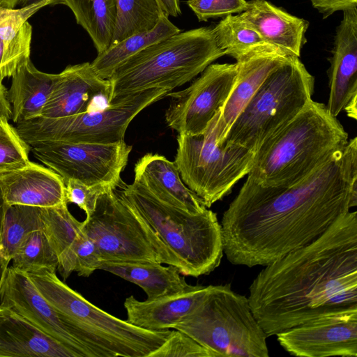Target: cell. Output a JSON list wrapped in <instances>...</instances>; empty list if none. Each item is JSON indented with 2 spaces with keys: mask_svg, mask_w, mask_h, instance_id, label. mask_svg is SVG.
Segmentation results:
<instances>
[{
  "mask_svg": "<svg viewBox=\"0 0 357 357\" xmlns=\"http://www.w3.org/2000/svg\"><path fill=\"white\" fill-rule=\"evenodd\" d=\"M161 9L168 17H178L181 14V0H158Z\"/></svg>",
  "mask_w": 357,
  "mask_h": 357,
  "instance_id": "cell-40",
  "label": "cell"
},
{
  "mask_svg": "<svg viewBox=\"0 0 357 357\" xmlns=\"http://www.w3.org/2000/svg\"><path fill=\"white\" fill-rule=\"evenodd\" d=\"M7 207H8V204L6 202L3 192L0 188V238H1V231H2L4 216H5V213H6Z\"/></svg>",
  "mask_w": 357,
  "mask_h": 357,
  "instance_id": "cell-43",
  "label": "cell"
},
{
  "mask_svg": "<svg viewBox=\"0 0 357 357\" xmlns=\"http://www.w3.org/2000/svg\"><path fill=\"white\" fill-rule=\"evenodd\" d=\"M43 208L20 204L8 205L0 245L10 259L28 234L33 231L43 229Z\"/></svg>",
  "mask_w": 357,
  "mask_h": 357,
  "instance_id": "cell-31",
  "label": "cell"
},
{
  "mask_svg": "<svg viewBox=\"0 0 357 357\" xmlns=\"http://www.w3.org/2000/svg\"><path fill=\"white\" fill-rule=\"evenodd\" d=\"M61 0H20L17 6L26 8L37 6L43 3H47L48 5L61 4Z\"/></svg>",
  "mask_w": 357,
  "mask_h": 357,
  "instance_id": "cell-42",
  "label": "cell"
},
{
  "mask_svg": "<svg viewBox=\"0 0 357 357\" xmlns=\"http://www.w3.org/2000/svg\"><path fill=\"white\" fill-rule=\"evenodd\" d=\"M103 262L153 261L180 265L158 235L117 193L109 188L82 222Z\"/></svg>",
  "mask_w": 357,
  "mask_h": 357,
  "instance_id": "cell-9",
  "label": "cell"
},
{
  "mask_svg": "<svg viewBox=\"0 0 357 357\" xmlns=\"http://www.w3.org/2000/svg\"><path fill=\"white\" fill-rule=\"evenodd\" d=\"M235 63L210 64L188 88L171 93L165 112L168 127L178 134H202L228 99L236 82Z\"/></svg>",
  "mask_w": 357,
  "mask_h": 357,
  "instance_id": "cell-13",
  "label": "cell"
},
{
  "mask_svg": "<svg viewBox=\"0 0 357 357\" xmlns=\"http://www.w3.org/2000/svg\"><path fill=\"white\" fill-rule=\"evenodd\" d=\"M65 183V201L73 203L83 210L86 217L95 210L98 197L110 187L88 185L75 179H68ZM115 189V188H114Z\"/></svg>",
  "mask_w": 357,
  "mask_h": 357,
  "instance_id": "cell-37",
  "label": "cell"
},
{
  "mask_svg": "<svg viewBox=\"0 0 357 357\" xmlns=\"http://www.w3.org/2000/svg\"><path fill=\"white\" fill-rule=\"evenodd\" d=\"M42 163L63 181L75 179L88 185L116 188L132 146L125 141L114 143L49 142L30 146Z\"/></svg>",
  "mask_w": 357,
  "mask_h": 357,
  "instance_id": "cell-12",
  "label": "cell"
},
{
  "mask_svg": "<svg viewBox=\"0 0 357 357\" xmlns=\"http://www.w3.org/2000/svg\"><path fill=\"white\" fill-rule=\"evenodd\" d=\"M220 112L202 134H178L176 138L174 162L183 182L207 208L222 199L248 175L255 155L241 146L217 143L215 127Z\"/></svg>",
  "mask_w": 357,
  "mask_h": 357,
  "instance_id": "cell-11",
  "label": "cell"
},
{
  "mask_svg": "<svg viewBox=\"0 0 357 357\" xmlns=\"http://www.w3.org/2000/svg\"><path fill=\"white\" fill-rule=\"evenodd\" d=\"M45 6L48 3L14 9L0 8V81L12 77L30 59L32 27L28 20Z\"/></svg>",
  "mask_w": 357,
  "mask_h": 357,
  "instance_id": "cell-25",
  "label": "cell"
},
{
  "mask_svg": "<svg viewBox=\"0 0 357 357\" xmlns=\"http://www.w3.org/2000/svg\"><path fill=\"white\" fill-rule=\"evenodd\" d=\"M211 287L191 285L178 293L143 301L130 296L123 304L126 321L150 331L173 329L203 302Z\"/></svg>",
  "mask_w": 357,
  "mask_h": 357,
  "instance_id": "cell-19",
  "label": "cell"
},
{
  "mask_svg": "<svg viewBox=\"0 0 357 357\" xmlns=\"http://www.w3.org/2000/svg\"><path fill=\"white\" fill-rule=\"evenodd\" d=\"M248 298L268 337L322 316L357 310L356 211L266 266L250 284Z\"/></svg>",
  "mask_w": 357,
  "mask_h": 357,
  "instance_id": "cell-2",
  "label": "cell"
},
{
  "mask_svg": "<svg viewBox=\"0 0 357 357\" xmlns=\"http://www.w3.org/2000/svg\"><path fill=\"white\" fill-rule=\"evenodd\" d=\"M357 98L350 101L344 107V110L347 112L348 116L356 119Z\"/></svg>",
  "mask_w": 357,
  "mask_h": 357,
  "instance_id": "cell-44",
  "label": "cell"
},
{
  "mask_svg": "<svg viewBox=\"0 0 357 357\" xmlns=\"http://www.w3.org/2000/svg\"><path fill=\"white\" fill-rule=\"evenodd\" d=\"M289 354L302 357L357 356V310L322 316L276 335Z\"/></svg>",
  "mask_w": 357,
  "mask_h": 357,
  "instance_id": "cell-14",
  "label": "cell"
},
{
  "mask_svg": "<svg viewBox=\"0 0 357 357\" xmlns=\"http://www.w3.org/2000/svg\"><path fill=\"white\" fill-rule=\"evenodd\" d=\"M116 190L153 229L180 265L184 276L198 278L213 271L223 255L221 225L206 208L192 214L156 199L140 183L121 182Z\"/></svg>",
  "mask_w": 357,
  "mask_h": 357,
  "instance_id": "cell-6",
  "label": "cell"
},
{
  "mask_svg": "<svg viewBox=\"0 0 357 357\" xmlns=\"http://www.w3.org/2000/svg\"><path fill=\"white\" fill-rule=\"evenodd\" d=\"M116 8L112 44L153 29L165 14L158 0H116Z\"/></svg>",
  "mask_w": 357,
  "mask_h": 357,
  "instance_id": "cell-30",
  "label": "cell"
},
{
  "mask_svg": "<svg viewBox=\"0 0 357 357\" xmlns=\"http://www.w3.org/2000/svg\"><path fill=\"white\" fill-rule=\"evenodd\" d=\"M357 205V138L287 187L246 179L224 212L223 252L234 265L266 266L316 240Z\"/></svg>",
  "mask_w": 357,
  "mask_h": 357,
  "instance_id": "cell-1",
  "label": "cell"
},
{
  "mask_svg": "<svg viewBox=\"0 0 357 357\" xmlns=\"http://www.w3.org/2000/svg\"><path fill=\"white\" fill-rule=\"evenodd\" d=\"M55 76L56 74L38 70L30 59L17 69L7 90L11 105V119L15 124L41 116Z\"/></svg>",
  "mask_w": 357,
  "mask_h": 357,
  "instance_id": "cell-26",
  "label": "cell"
},
{
  "mask_svg": "<svg viewBox=\"0 0 357 357\" xmlns=\"http://www.w3.org/2000/svg\"><path fill=\"white\" fill-rule=\"evenodd\" d=\"M169 92L165 89H146L117 97L102 109L56 119L38 116L16 123L15 128L30 146L49 142H121L132 120Z\"/></svg>",
  "mask_w": 357,
  "mask_h": 357,
  "instance_id": "cell-10",
  "label": "cell"
},
{
  "mask_svg": "<svg viewBox=\"0 0 357 357\" xmlns=\"http://www.w3.org/2000/svg\"><path fill=\"white\" fill-rule=\"evenodd\" d=\"M11 259L4 253L0 245V291Z\"/></svg>",
  "mask_w": 357,
  "mask_h": 357,
  "instance_id": "cell-41",
  "label": "cell"
},
{
  "mask_svg": "<svg viewBox=\"0 0 357 357\" xmlns=\"http://www.w3.org/2000/svg\"><path fill=\"white\" fill-rule=\"evenodd\" d=\"M134 181L142 185L160 202L192 214L207 207L187 185L174 162L158 153H149L135 165Z\"/></svg>",
  "mask_w": 357,
  "mask_h": 357,
  "instance_id": "cell-22",
  "label": "cell"
},
{
  "mask_svg": "<svg viewBox=\"0 0 357 357\" xmlns=\"http://www.w3.org/2000/svg\"><path fill=\"white\" fill-rule=\"evenodd\" d=\"M73 12L76 22L89 34L100 54L112 44L116 16V0H61Z\"/></svg>",
  "mask_w": 357,
  "mask_h": 357,
  "instance_id": "cell-29",
  "label": "cell"
},
{
  "mask_svg": "<svg viewBox=\"0 0 357 357\" xmlns=\"http://www.w3.org/2000/svg\"><path fill=\"white\" fill-rule=\"evenodd\" d=\"M0 188L8 206L49 208L66 203L63 178L49 167L32 162L0 174Z\"/></svg>",
  "mask_w": 357,
  "mask_h": 357,
  "instance_id": "cell-21",
  "label": "cell"
},
{
  "mask_svg": "<svg viewBox=\"0 0 357 357\" xmlns=\"http://www.w3.org/2000/svg\"><path fill=\"white\" fill-rule=\"evenodd\" d=\"M27 275L93 357H149L171 333L139 328L109 314L69 287L55 270L43 268Z\"/></svg>",
  "mask_w": 357,
  "mask_h": 357,
  "instance_id": "cell-4",
  "label": "cell"
},
{
  "mask_svg": "<svg viewBox=\"0 0 357 357\" xmlns=\"http://www.w3.org/2000/svg\"><path fill=\"white\" fill-rule=\"evenodd\" d=\"M31 146L20 135L15 127L0 118V174L18 169L31 162Z\"/></svg>",
  "mask_w": 357,
  "mask_h": 357,
  "instance_id": "cell-34",
  "label": "cell"
},
{
  "mask_svg": "<svg viewBox=\"0 0 357 357\" xmlns=\"http://www.w3.org/2000/svg\"><path fill=\"white\" fill-rule=\"evenodd\" d=\"M212 29L218 46L225 55L235 59L256 48L270 45L237 15H227Z\"/></svg>",
  "mask_w": 357,
  "mask_h": 357,
  "instance_id": "cell-32",
  "label": "cell"
},
{
  "mask_svg": "<svg viewBox=\"0 0 357 357\" xmlns=\"http://www.w3.org/2000/svg\"><path fill=\"white\" fill-rule=\"evenodd\" d=\"M186 3L200 22L239 14L248 7L246 0H187Z\"/></svg>",
  "mask_w": 357,
  "mask_h": 357,
  "instance_id": "cell-36",
  "label": "cell"
},
{
  "mask_svg": "<svg viewBox=\"0 0 357 357\" xmlns=\"http://www.w3.org/2000/svg\"><path fill=\"white\" fill-rule=\"evenodd\" d=\"M291 55L267 45L236 59L238 74L234 88L220 109L216 124V141L220 145L236 118L268 75Z\"/></svg>",
  "mask_w": 357,
  "mask_h": 357,
  "instance_id": "cell-16",
  "label": "cell"
},
{
  "mask_svg": "<svg viewBox=\"0 0 357 357\" xmlns=\"http://www.w3.org/2000/svg\"><path fill=\"white\" fill-rule=\"evenodd\" d=\"M20 0H0V8L7 9L15 8Z\"/></svg>",
  "mask_w": 357,
  "mask_h": 357,
  "instance_id": "cell-45",
  "label": "cell"
},
{
  "mask_svg": "<svg viewBox=\"0 0 357 357\" xmlns=\"http://www.w3.org/2000/svg\"><path fill=\"white\" fill-rule=\"evenodd\" d=\"M173 329L188 335L211 357H268L267 335L248 297L229 284L211 285L203 302Z\"/></svg>",
  "mask_w": 357,
  "mask_h": 357,
  "instance_id": "cell-7",
  "label": "cell"
},
{
  "mask_svg": "<svg viewBox=\"0 0 357 357\" xmlns=\"http://www.w3.org/2000/svg\"><path fill=\"white\" fill-rule=\"evenodd\" d=\"M110 88L109 79L98 76L91 63L69 65L56 74L41 116L56 119L87 112L98 97L108 103Z\"/></svg>",
  "mask_w": 357,
  "mask_h": 357,
  "instance_id": "cell-17",
  "label": "cell"
},
{
  "mask_svg": "<svg viewBox=\"0 0 357 357\" xmlns=\"http://www.w3.org/2000/svg\"><path fill=\"white\" fill-rule=\"evenodd\" d=\"M181 31L166 14L160 18L156 26L149 31L133 34L112 44L107 50L98 54L91 63L98 76L108 79L114 71L125 61L146 47Z\"/></svg>",
  "mask_w": 357,
  "mask_h": 357,
  "instance_id": "cell-28",
  "label": "cell"
},
{
  "mask_svg": "<svg viewBox=\"0 0 357 357\" xmlns=\"http://www.w3.org/2000/svg\"><path fill=\"white\" fill-rule=\"evenodd\" d=\"M11 260L12 267L26 273L43 268L56 271L59 264L58 256L43 229L28 234Z\"/></svg>",
  "mask_w": 357,
  "mask_h": 357,
  "instance_id": "cell-33",
  "label": "cell"
},
{
  "mask_svg": "<svg viewBox=\"0 0 357 357\" xmlns=\"http://www.w3.org/2000/svg\"><path fill=\"white\" fill-rule=\"evenodd\" d=\"M312 6L324 17H327L335 12L357 7V0H310Z\"/></svg>",
  "mask_w": 357,
  "mask_h": 357,
  "instance_id": "cell-38",
  "label": "cell"
},
{
  "mask_svg": "<svg viewBox=\"0 0 357 357\" xmlns=\"http://www.w3.org/2000/svg\"><path fill=\"white\" fill-rule=\"evenodd\" d=\"M11 105L8 98L7 89L0 81V118L11 119Z\"/></svg>",
  "mask_w": 357,
  "mask_h": 357,
  "instance_id": "cell-39",
  "label": "cell"
},
{
  "mask_svg": "<svg viewBox=\"0 0 357 357\" xmlns=\"http://www.w3.org/2000/svg\"><path fill=\"white\" fill-rule=\"evenodd\" d=\"M348 141L337 117L312 99L261 144L247 178L264 187L290 186L332 160Z\"/></svg>",
  "mask_w": 357,
  "mask_h": 357,
  "instance_id": "cell-3",
  "label": "cell"
},
{
  "mask_svg": "<svg viewBox=\"0 0 357 357\" xmlns=\"http://www.w3.org/2000/svg\"><path fill=\"white\" fill-rule=\"evenodd\" d=\"M0 305L13 310L77 357H93L73 329L40 294L27 273L12 266L8 268L0 291Z\"/></svg>",
  "mask_w": 357,
  "mask_h": 357,
  "instance_id": "cell-15",
  "label": "cell"
},
{
  "mask_svg": "<svg viewBox=\"0 0 357 357\" xmlns=\"http://www.w3.org/2000/svg\"><path fill=\"white\" fill-rule=\"evenodd\" d=\"M77 357L13 310L0 305V357Z\"/></svg>",
  "mask_w": 357,
  "mask_h": 357,
  "instance_id": "cell-24",
  "label": "cell"
},
{
  "mask_svg": "<svg viewBox=\"0 0 357 357\" xmlns=\"http://www.w3.org/2000/svg\"><path fill=\"white\" fill-rule=\"evenodd\" d=\"M43 228L59 259L57 269L63 280L75 272L77 262L90 259L97 248L86 235L82 222L69 211L68 204L43 208Z\"/></svg>",
  "mask_w": 357,
  "mask_h": 357,
  "instance_id": "cell-20",
  "label": "cell"
},
{
  "mask_svg": "<svg viewBox=\"0 0 357 357\" xmlns=\"http://www.w3.org/2000/svg\"><path fill=\"white\" fill-rule=\"evenodd\" d=\"M330 61L326 107L337 117L350 101L357 98V7L343 10Z\"/></svg>",
  "mask_w": 357,
  "mask_h": 357,
  "instance_id": "cell-18",
  "label": "cell"
},
{
  "mask_svg": "<svg viewBox=\"0 0 357 357\" xmlns=\"http://www.w3.org/2000/svg\"><path fill=\"white\" fill-rule=\"evenodd\" d=\"M268 44L289 55L299 57L305 43L308 22L294 16L266 0H251L237 15Z\"/></svg>",
  "mask_w": 357,
  "mask_h": 357,
  "instance_id": "cell-23",
  "label": "cell"
},
{
  "mask_svg": "<svg viewBox=\"0 0 357 357\" xmlns=\"http://www.w3.org/2000/svg\"><path fill=\"white\" fill-rule=\"evenodd\" d=\"M314 86V77L299 58L290 56L265 79L221 144L241 146L255 153L312 100Z\"/></svg>",
  "mask_w": 357,
  "mask_h": 357,
  "instance_id": "cell-8",
  "label": "cell"
},
{
  "mask_svg": "<svg viewBox=\"0 0 357 357\" xmlns=\"http://www.w3.org/2000/svg\"><path fill=\"white\" fill-rule=\"evenodd\" d=\"M149 357H211V355L188 335L174 329Z\"/></svg>",
  "mask_w": 357,
  "mask_h": 357,
  "instance_id": "cell-35",
  "label": "cell"
},
{
  "mask_svg": "<svg viewBox=\"0 0 357 357\" xmlns=\"http://www.w3.org/2000/svg\"><path fill=\"white\" fill-rule=\"evenodd\" d=\"M225 55L212 28L181 31L121 64L108 79L111 86L108 103L117 97L149 89L172 91Z\"/></svg>",
  "mask_w": 357,
  "mask_h": 357,
  "instance_id": "cell-5",
  "label": "cell"
},
{
  "mask_svg": "<svg viewBox=\"0 0 357 357\" xmlns=\"http://www.w3.org/2000/svg\"><path fill=\"white\" fill-rule=\"evenodd\" d=\"M153 261L103 262L100 268L140 287L147 299L183 291L191 286L174 266Z\"/></svg>",
  "mask_w": 357,
  "mask_h": 357,
  "instance_id": "cell-27",
  "label": "cell"
}]
</instances>
